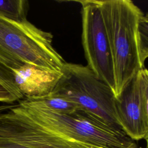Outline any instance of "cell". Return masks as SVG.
I'll use <instances>...</instances> for the list:
<instances>
[{"label":"cell","mask_w":148,"mask_h":148,"mask_svg":"<svg viewBox=\"0 0 148 148\" xmlns=\"http://www.w3.org/2000/svg\"><path fill=\"white\" fill-rule=\"evenodd\" d=\"M22 98L23 95L13 80L0 79V102L12 103Z\"/></svg>","instance_id":"7c38bea8"},{"label":"cell","mask_w":148,"mask_h":148,"mask_svg":"<svg viewBox=\"0 0 148 148\" xmlns=\"http://www.w3.org/2000/svg\"><path fill=\"white\" fill-rule=\"evenodd\" d=\"M52 41L51 33L27 20L17 21L0 16V65L10 73L12 69L25 64L62 72L66 62L53 47Z\"/></svg>","instance_id":"3957f363"},{"label":"cell","mask_w":148,"mask_h":148,"mask_svg":"<svg viewBox=\"0 0 148 148\" xmlns=\"http://www.w3.org/2000/svg\"><path fill=\"white\" fill-rule=\"evenodd\" d=\"M13 107L12 105H1L0 106V112L6 111Z\"/></svg>","instance_id":"9a60e30c"},{"label":"cell","mask_w":148,"mask_h":148,"mask_svg":"<svg viewBox=\"0 0 148 148\" xmlns=\"http://www.w3.org/2000/svg\"><path fill=\"white\" fill-rule=\"evenodd\" d=\"M115 110L119 123L131 139H143L147 131L140 95L138 73L115 98Z\"/></svg>","instance_id":"52a82bcc"},{"label":"cell","mask_w":148,"mask_h":148,"mask_svg":"<svg viewBox=\"0 0 148 148\" xmlns=\"http://www.w3.org/2000/svg\"><path fill=\"white\" fill-rule=\"evenodd\" d=\"M138 48L143 64L148 58V13L141 17L138 24Z\"/></svg>","instance_id":"8fae6325"},{"label":"cell","mask_w":148,"mask_h":148,"mask_svg":"<svg viewBox=\"0 0 148 148\" xmlns=\"http://www.w3.org/2000/svg\"><path fill=\"white\" fill-rule=\"evenodd\" d=\"M125 148H143V147H139L138 145L134 141L133 142H132L129 146H128Z\"/></svg>","instance_id":"2e32d148"},{"label":"cell","mask_w":148,"mask_h":148,"mask_svg":"<svg viewBox=\"0 0 148 148\" xmlns=\"http://www.w3.org/2000/svg\"><path fill=\"white\" fill-rule=\"evenodd\" d=\"M49 95L68 99L108 125L122 130L116 117L114 91L87 65L66 62Z\"/></svg>","instance_id":"277c9868"},{"label":"cell","mask_w":148,"mask_h":148,"mask_svg":"<svg viewBox=\"0 0 148 148\" xmlns=\"http://www.w3.org/2000/svg\"><path fill=\"white\" fill-rule=\"evenodd\" d=\"M9 80H10V79H9Z\"/></svg>","instance_id":"ac0fdd59"},{"label":"cell","mask_w":148,"mask_h":148,"mask_svg":"<svg viewBox=\"0 0 148 148\" xmlns=\"http://www.w3.org/2000/svg\"><path fill=\"white\" fill-rule=\"evenodd\" d=\"M114 71L115 96L144 68L138 48V24L143 16L130 0H98Z\"/></svg>","instance_id":"6da1fadb"},{"label":"cell","mask_w":148,"mask_h":148,"mask_svg":"<svg viewBox=\"0 0 148 148\" xmlns=\"http://www.w3.org/2000/svg\"><path fill=\"white\" fill-rule=\"evenodd\" d=\"M18 105L35 121L80 148H125L134 142L123 131L108 125L82 109L60 113L24 99Z\"/></svg>","instance_id":"7a4b0ae2"},{"label":"cell","mask_w":148,"mask_h":148,"mask_svg":"<svg viewBox=\"0 0 148 148\" xmlns=\"http://www.w3.org/2000/svg\"><path fill=\"white\" fill-rule=\"evenodd\" d=\"M1 69H3V67H2L1 65H0V79H10L9 77H8L3 72V71L1 70Z\"/></svg>","instance_id":"e0dca14e"},{"label":"cell","mask_w":148,"mask_h":148,"mask_svg":"<svg viewBox=\"0 0 148 148\" xmlns=\"http://www.w3.org/2000/svg\"><path fill=\"white\" fill-rule=\"evenodd\" d=\"M24 100L31 105L46 108L60 113H71L80 109L73 102L56 96L49 95L36 98H27Z\"/></svg>","instance_id":"9c48e42d"},{"label":"cell","mask_w":148,"mask_h":148,"mask_svg":"<svg viewBox=\"0 0 148 148\" xmlns=\"http://www.w3.org/2000/svg\"><path fill=\"white\" fill-rule=\"evenodd\" d=\"M0 138L31 148H80L35 121L19 105L0 114Z\"/></svg>","instance_id":"8992f818"},{"label":"cell","mask_w":148,"mask_h":148,"mask_svg":"<svg viewBox=\"0 0 148 148\" xmlns=\"http://www.w3.org/2000/svg\"><path fill=\"white\" fill-rule=\"evenodd\" d=\"M82 6V41L87 66L115 94L113 62L98 0L75 1Z\"/></svg>","instance_id":"5b68a950"},{"label":"cell","mask_w":148,"mask_h":148,"mask_svg":"<svg viewBox=\"0 0 148 148\" xmlns=\"http://www.w3.org/2000/svg\"><path fill=\"white\" fill-rule=\"evenodd\" d=\"M10 72L14 83L27 98L49 96L62 75V72L47 71L28 64L12 69Z\"/></svg>","instance_id":"ba28073f"},{"label":"cell","mask_w":148,"mask_h":148,"mask_svg":"<svg viewBox=\"0 0 148 148\" xmlns=\"http://www.w3.org/2000/svg\"><path fill=\"white\" fill-rule=\"evenodd\" d=\"M138 77L143 114L147 127V131L143 139L146 140V147L148 148V70L144 68L142 69L138 73Z\"/></svg>","instance_id":"4fadbf2b"},{"label":"cell","mask_w":148,"mask_h":148,"mask_svg":"<svg viewBox=\"0 0 148 148\" xmlns=\"http://www.w3.org/2000/svg\"><path fill=\"white\" fill-rule=\"evenodd\" d=\"M28 6L27 0H0V16L17 21L26 20Z\"/></svg>","instance_id":"30bf717a"},{"label":"cell","mask_w":148,"mask_h":148,"mask_svg":"<svg viewBox=\"0 0 148 148\" xmlns=\"http://www.w3.org/2000/svg\"><path fill=\"white\" fill-rule=\"evenodd\" d=\"M0 148H31L20 143L0 138Z\"/></svg>","instance_id":"5bb4252c"}]
</instances>
